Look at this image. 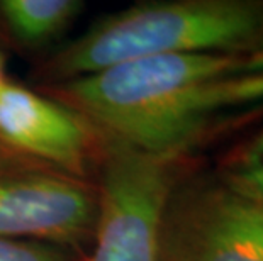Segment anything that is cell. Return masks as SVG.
Masks as SVG:
<instances>
[{
    "label": "cell",
    "mask_w": 263,
    "mask_h": 261,
    "mask_svg": "<svg viewBox=\"0 0 263 261\" xmlns=\"http://www.w3.org/2000/svg\"><path fill=\"white\" fill-rule=\"evenodd\" d=\"M238 54H170L114 65L54 83L48 95L82 115L104 139L163 159H180L202 136L204 92L234 75Z\"/></svg>",
    "instance_id": "obj_1"
},
{
    "label": "cell",
    "mask_w": 263,
    "mask_h": 261,
    "mask_svg": "<svg viewBox=\"0 0 263 261\" xmlns=\"http://www.w3.org/2000/svg\"><path fill=\"white\" fill-rule=\"evenodd\" d=\"M261 37L263 0L144 2L95 22L44 63L41 76L54 85L126 61L195 53L243 56Z\"/></svg>",
    "instance_id": "obj_2"
},
{
    "label": "cell",
    "mask_w": 263,
    "mask_h": 261,
    "mask_svg": "<svg viewBox=\"0 0 263 261\" xmlns=\"http://www.w3.org/2000/svg\"><path fill=\"white\" fill-rule=\"evenodd\" d=\"M178 159L139 153L102 137L99 214L87 261H160L165 202L178 182Z\"/></svg>",
    "instance_id": "obj_3"
},
{
    "label": "cell",
    "mask_w": 263,
    "mask_h": 261,
    "mask_svg": "<svg viewBox=\"0 0 263 261\" xmlns=\"http://www.w3.org/2000/svg\"><path fill=\"white\" fill-rule=\"evenodd\" d=\"M160 261H263V202L219 175L173 185L158 231Z\"/></svg>",
    "instance_id": "obj_4"
},
{
    "label": "cell",
    "mask_w": 263,
    "mask_h": 261,
    "mask_svg": "<svg viewBox=\"0 0 263 261\" xmlns=\"http://www.w3.org/2000/svg\"><path fill=\"white\" fill-rule=\"evenodd\" d=\"M99 214L97 185L36 161L0 154V239L83 253Z\"/></svg>",
    "instance_id": "obj_5"
},
{
    "label": "cell",
    "mask_w": 263,
    "mask_h": 261,
    "mask_svg": "<svg viewBox=\"0 0 263 261\" xmlns=\"http://www.w3.org/2000/svg\"><path fill=\"white\" fill-rule=\"evenodd\" d=\"M0 146L83 180L102 156V136L82 115L7 80L0 85Z\"/></svg>",
    "instance_id": "obj_6"
},
{
    "label": "cell",
    "mask_w": 263,
    "mask_h": 261,
    "mask_svg": "<svg viewBox=\"0 0 263 261\" xmlns=\"http://www.w3.org/2000/svg\"><path fill=\"white\" fill-rule=\"evenodd\" d=\"M82 9L78 0H2L0 17L15 39L37 46L60 36Z\"/></svg>",
    "instance_id": "obj_7"
},
{
    "label": "cell",
    "mask_w": 263,
    "mask_h": 261,
    "mask_svg": "<svg viewBox=\"0 0 263 261\" xmlns=\"http://www.w3.org/2000/svg\"><path fill=\"white\" fill-rule=\"evenodd\" d=\"M251 102H263V37L243 54L234 75L214 80L205 88V107L211 114Z\"/></svg>",
    "instance_id": "obj_8"
},
{
    "label": "cell",
    "mask_w": 263,
    "mask_h": 261,
    "mask_svg": "<svg viewBox=\"0 0 263 261\" xmlns=\"http://www.w3.org/2000/svg\"><path fill=\"white\" fill-rule=\"evenodd\" d=\"M0 261H87V254L48 243L0 239Z\"/></svg>",
    "instance_id": "obj_9"
},
{
    "label": "cell",
    "mask_w": 263,
    "mask_h": 261,
    "mask_svg": "<svg viewBox=\"0 0 263 261\" xmlns=\"http://www.w3.org/2000/svg\"><path fill=\"white\" fill-rule=\"evenodd\" d=\"M217 175L239 193L263 202V159L228 161Z\"/></svg>",
    "instance_id": "obj_10"
},
{
    "label": "cell",
    "mask_w": 263,
    "mask_h": 261,
    "mask_svg": "<svg viewBox=\"0 0 263 261\" xmlns=\"http://www.w3.org/2000/svg\"><path fill=\"white\" fill-rule=\"evenodd\" d=\"M5 82V76H4V58L2 54H0V85Z\"/></svg>",
    "instance_id": "obj_11"
}]
</instances>
